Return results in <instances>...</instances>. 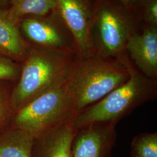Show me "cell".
<instances>
[{
    "instance_id": "cell-1",
    "label": "cell",
    "mask_w": 157,
    "mask_h": 157,
    "mask_svg": "<svg viewBox=\"0 0 157 157\" xmlns=\"http://www.w3.org/2000/svg\"><path fill=\"white\" fill-rule=\"evenodd\" d=\"M127 60L126 54L119 59L105 58L95 51L75 55L63 86L76 116L128 80Z\"/></svg>"
},
{
    "instance_id": "cell-2",
    "label": "cell",
    "mask_w": 157,
    "mask_h": 157,
    "mask_svg": "<svg viewBox=\"0 0 157 157\" xmlns=\"http://www.w3.org/2000/svg\"><path fill=\"white\" fill-rule=\"evenodd\" d=\"M75 55L30 45L12 93L13 113L40 95L62 86Z\"/></svg>"
},
{
    "instance_id": "cell-3",
    "label": "cell",
    "mask_w": 157,
    "mask_h": 157,
    "mask_svg": "<svg viewBox=\"0 0 157 157\" xmlns=\"http://www.w3.org/2000/svg\"><path fill=\"white\" fill-rule=\"evenodd\" d=\"M127 62L130 72L128 80L78 113L72 121L75 128L93 124H117L137 108L157 98V80L148 78L140 72L128 56Z\"/></svg>"
},
{
    "instance_id": "cell-4",
    "label": "cell",
    "mask_w": 157,
    "mask_h": 157,
    "mask_svg": "<svg viewBox=\"0 0 157 157\" xmlns=\"http://www.w3.org/2000/svg\"><path fill=\"white\" fill-rule=\"evenodd\" d=\"M139 18L118 0H93L91 37L95 52L105 58L124 56L128 40L137 32Z\"/></svg>"
},
{
    "instance_id": "cell-5",
    "label": "cell",
    "mask_w": 157,
    "mask_h": 157,
    "mask_svg": "<svg viewBox=\"0 0 157 157\" xmlns=\"http://www.w3.org/2000/svg\"><path fill=\"white\" fill-rule=\"evenodd\" d=\"M73 104L62 86L30 101L13 115L10 128L25 130L34 137L72 121Z\"/></svg>"
},
{
    "instance_id": "cell-6",
    "label": "cell",
    "mask_w": 157,
    "mask_h": 157,
    "mask_svg": "<svg viewBox=\"0 0 157 157\" xmlns=\"http://www.w3.org/2000/svg\"><path fill=\"white\" fill-rule=\"evenodd\" d=\"M55 11L71 34L76 54L94 52L91 37L93 0H56Z\"/></svg>"
},
{
    "instance_id": "cell-7",
    "label": "cell",
    "mask_w": 157,
    "mask_h": 157,
    "mask_svg": "<svg viewBox=\"0 0 157 157\" xmlns=\"http://www.w3.org/2000/svg\"><path fill=\"white\" fill-rule=\"evenodd\" d=\"M21 28L30 45L76 54L72 36L59 17L58 21L43 17L23 19Z\"/></svg>"
},
{
    "instance_id": "cell-8",
    "label": "cell",
    "mask_w": 157,
    "mask_h": 157,
    "mask_svg": "<svg viewBox=\"0 0 157 157\" xmlns=\"http://www.w3.org/2000/svg\"><path fill=\"white\" fill-rule=\"evenodd\" d=\"M116 125L93 124L77 129L72 143V157H111L117 139Z\"/></svg>"
},
{
    "instance_id": "cell-9",
    "label": "cell",
    "mask_w": 157,
    "mask_h": 157,
    "mask_svg": "<svg viewBox=\"0 0 157 157\" xmlns=\"http://www.w3.org/2000/svg\"><path fill=\"white\" fill-rule=\"evenodd\" d=\"M126 54L135 67L148 78L157 79V27L145 25L129 39Z\"/></svg>"
},
{
    "instance_id": "cell-10",
    "label": "cell",
    "mask_w": 157,
    "mask_h": 157,
    "mask_svg": "<svg viewBox=\"0 0 157 157\" xmlns=\"http://www.w3.org/2000/svg\"><path fill=\"white\" fill-rule=\"evenodd\" d=\"M77 129L70 121L34 138L32 157H72V143Z\"/></svg>"
},
{
    "instance_id": "cell-11",
    "label": "cell",
    "mask_w": 157,
    "mask_h": 157,
    "mask_svg": "<svg viewBox=\"0 0 157 157\" xmlns=\"http://www.w3.org/2000/svg\"><path fill=\"white\" fill-rule=\"evenodd\" d=\"M19 23L10 16L8 11L0 10V56L22 63L30 45L21 33Z\"/></svg>"
},
{
    "instance_id": "cell-12",
    "label": "cell",
    "mask_w": 157,
    "mask_h": 157,
    "mask_svg": "<svg viewBox=\"0 0 157 157\" xmlns=\"http://www.w3.org/2000/svg\"><path fill=\"white\" fill-rule=\"evenodd\" d=\"M34 138L25 130L10 128L0 135V157H32Z\"/></svg>"
},
{
    "instance_id": "cell-13",
    "label": "cell",
    "mask_w": 157,
    "mask_h": 157,
    "mask_svg": "<svg viewBox=\"0 0 157 157\" xmlns=\"http://www.w3.org/2000/svg\"><path fill=\"white\" fill-rule=\"evenodd\" d=\"M8 11L12 19L20 22L23 17L28 15L44 17L55 11L56 0H11Z\"/></svg>"
},
{
    "instance_id": "cell-14",
    "label": "cell",
    "mask_w": 157,
    "mask_h": 157,
    "mask_svg": "<svg viewBox=\"0 0 157 157\" xmlns=\"http://www.w3.org/2000/svg\"><path fill=\"white\" fill-rule=\"evenodd\" d=\"M17 81L0 80V135L10 129L13 112L12 97Z\"/></svg>"
},
{
    "instance_id": "cell-15",
    "label": "cell",
    "mask_w": 157,
    "mask_h": 157,
    "mask_svg": "<svg viewBox=\"0 0 157 157\" xmlns=\"http://www.w3.org/2000/svg\"><path fill=\"white\" fill-rule=\"evenodd\" d=\"M131 155L138 157H157V133L136 136L131 143Z\"/></svg>"
},
{
    "instance_id": "cell-16",
    "label": "cell",
    "mask_w": 157,
    "mask_h": 157,
    "mask_svg": "<svg viewBox=\"0 0 157 157\" xmlns=\"http://www.w3.org/2000/svg\"><path fill=\"white\" fill-rule=\"evenodd\" d=\"M21 65L22 63L0 56V80L17 81L21 73Z\"/></svg>"
},
{
    "instance_id": "cell-17",
    "label": "cell",
    "mask_w": 157,
    "mask_h": 157,
    "mask_svg": "<svg viewBox=\"0 0 157 157\" xmlns=\"http://www.w3.org/2000/svg\"><path fill=\"white\" fill-rule=\"evenodd\" d=\"M139 16L146 25L157 27V0H143Z\"/></svg>"
},
{
    "instance_id": "cell-18",
    "label": "cell",
    "mask_w": 157,
    "mask_h": 157,
    "mask_svg": "<svg viewBox=\"0 0 157 157\" xmlns=\"http://www.w3.org/2000/svg\"><path fill=\"white\" fill-rule=\"evenodd\" d=\"M122 5L139 15V10L143 0H118Z\"/></svg>"
},
{
    "instance_id": "cell-19",
    "label": "cell",
    "mask_w": 157,
    "mask_h": 157,
    "mask_svg": "<svg viewBox=\"0 0 157 157\" xmlns=\"http://www.w3.org/2000/svg\"><path fill=\"white\" fill-rule=\"evenodd\" d=\"M131 157H137V156H136V155H131Z\"/></svg>"
},
{
    "instance_id": "cell-20",
    "label": "cell",
    "mask_w": 157,
    "mask_h": 157,
    "mask_svg": "<svg viewBox=\"0 0 157 157\" xmlns=\"http://www.w3.org/2000/svg\"></svg>"
}]
</instances>
